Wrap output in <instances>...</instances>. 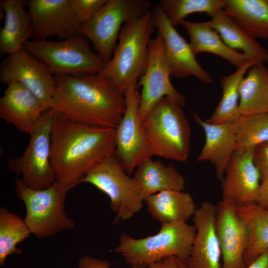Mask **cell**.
I'll use <instances>...</instances> for the list:
<instances>
[{"mask_svg":"<svg viewBox=\"0 0 268 268\" xmlns=\"http://www.w3.org/2000/svg\"><path fill=\"white\" fill-rule=\"evenodd\" d=\"M181 25L188 33L189 43L195 55L201 52H209L224 59L237 67L252 61L241 52L227 45L213 27L210 20L191 22L185 20Z\"/></svg>","mask_w":268,"mask_h":268,"instance_id":"22","label":"cell"},{"mask_svg":"<svg viewBox=\"0 0 268 268\" xmlns=\"http://www.w3.org/2000/svg\"><path fill=\"white\" fill-rule=\"evenodd\" d=\"M147 268H180L177 257L169 256L160 261L151 263L147 266Z\"/></svg>","mask_w":268,"mask_h":268,"instance_id":"36","label":"cell"},{"mask_svg":"<svg viewBox=\"0 0 268 268\" xmlns=\"http://www.w3.org/2000/svg\"><path fill=\"white\" fill-rule=\"evenodd\" d=\"M31 232L24 219L6 208L0 209V266L2 267L6 258L11 255L21 254L16 247L28 238Z\"/></svg>","mask_w":268,"mask_h":268,"instance_id":"30","label":"cell"},{"mask_svg":"<svg viewBox=\"0 0 268 268\" xmlns=\"http://www.w3.org/2000/svg\"><path fill=\"white\" fill-rule=\"evenodd\" d=\"M245 268H268V249L261 253Z\"/></svg>","mask_w":268,"mask_h":268,"instance_id":"38","label":"cell"},{"mask_svg":"<svg viewBox=\"0 0 268 268\" xmlns=\"http://www.w3.org/2000/svg\"><path fill=\"white\" fill-rule=\"evenodd\" d=\"M0 81L7 85L19 83L37 98L45 111L51 108L55 76L43 62L25 49L7 55L3 60Z\"/></svg>","mask_w":268,"mask_h":268,"instance_id":"12","label":"cell"},{"mask_svg":"<svg viewBox=\"0 0 268 268\" xmlns=\"http://www.w3.org/2000/svg\"><path fill=\"white\" fill-rule=\"evenodd\" d=\"M24 49L43 62L54 76L97 74L105 64L79 33L60 41H29Z\"/></svg>","mask_w":268,"mask_h":268,"instance_id":"6","label":"cell"},{"mask_svg":"<svg viewBox=\"0 0 268 268\" xmlns=\"http://www.w3.org/2000/svg\"><path fill=\"white\" fill-rule=\"evenodd\" d=\"M81 183L93 185L109 197L116 214L114 223L130 219L143 207L144 200L135 179L125 172L115 152L89 171Z\"/></svg>","mask_w":268,"mask_h":268,"instance_id":"8","label":"cell"},{"mask_svg":"<svg viewBox=\"0 0 268 268\" xmlns=\"http://www.w3.org/2000/svg\"><path fill=\"white\" fill-rule=\"evenodd\" d=\"M116 147L115 129L69 121L55 112L51 161L56 181L68 191L79 184L105 158L115 153Z\"/></svg>","mask_w":268,"mask_h":268,"instance_id":"1","label":"cell"},{"mask_svg":"<svg viewBox=\"0 0 268 268\" xmlns=\"http://www.w3.org/2000/svg\"><path fill=\"white\" fill-rule=\"evenodd\" d=\"M55 112L45 111L30 134L27 147L19 157L10 160L8 168L22 176L26 187L39 190L48 188L56 181L51 161V131Z\"/></svg>","mask_w":268,"mask_h":268,"instance_id":"9","label":"cell"},{"mask_svg":"<svg viewBox=\"0 0 268 268\" xmlns=\"http://www.w3.org/2000/svg\"><path fill=\"white\" fill-rule=\"evenodd\" d=\"M7 85L0 99V117L30 134L45 111L37 98L21 84L12 82Z\"/></svg>","mask_w":268,"mask_h":268,"instance_id":"19","label":"cell"},{"mask_svg":"<svg viewBox=\"0 0 268 268\" xmlns=\"http://www.w3.org/2000/svg\"><path fill=\"white\" fill-rule=\"evenodd\" d=\"M151 11L134 17L122 27L111 59L97 75L110 79L124 93L138 81L146 67L154 31Z\"/></svg>","mask_w":268,"mask_h":268,"instance_id":"3","label":"cell"},{"mask_svg":"<svg viewBox=\"0 0 268 268\" xmlns=\"http://www.w3.org/2000/svg\"><path fill=\"white\" fill-rule=\"evenodd\" d=\"M223 10L253 38L268 39V0H225Z\"/></svg>","mask_w":268,"mask_h":268,"instance_id":"27","label":"cell"},{"mask_svg":"<svg viewBox=\"0 0 268 268\" xmlns=\"http://www.w3.org/2000/svg\"><path fill=\"white\" fill-rule=\"evenodd\" d=\"M170 76L163 39L158 33L150 42L146 67L137 84V87L142 89L139 108L142 121L153 106L163 98L167 97L181 107L185 105V97L174 88Z\"/></svg>","mask_w":268,"mask_h":268,"instance_id":"13","label":"cell"},{"mask_svg":"<svg viewBox=\"0 0 268 268\" xmlns=\"http://www.w3.org/2000/svg\"><path fill=\"white\" fill-rule=\"evenodd\" d=\"M51 108L63 119L116 129L125 111L124 94L97 74L55 75Z\"/></svg>","mask_w":268,"mask_h":268,"instance_id":"2","label":"cell"},{"mask_svg":"<svg viewBox=\"0 0 268 268\" xmlns=\"http://www.w3.org/2000/svg\"><path fill=\"white\" fill-rule=\"evenodd\" d=\"M254 149L235 151L222 179L223 199L237 206L255 203L258 195L261 177L253 160Z\"/></svg>","mask_w":268,"mask_h":268,"instance_id":"17","label":"cell"},{"mask_svg":"<svg viewBox=\"0 0 268 268\" xmlns=\"http://www.w3.org/2000/svg\"><path fill=\"white\" fill-rule=\"evenodd\" d=\"M25 3L32 21L33 40L56 36L63 40L79 33L81 24L69 0H29Z\"/></svg>","mask_w":268,"mask_h":268,"instance_id":"15","label":"cell"},{"mask_svg":"<svg viewBox=\"0 0 268 268\" xmlns=\"http://www.w3.org/2000/svg\"><path fill=\"white\" fill-rule=\"evenodd\" d=\"M144 202L151 216L161 224L186 222L197 209L191 194L183 191L160 192L148 197Z\"/></svg>","mask_w":268,"mask_h":268,"instance_id":"23","label":"cell"},{"mask_svg":"<svg viewBox=\"0 0 268 268\" xmlns=\"http://www.w3.org/2000/svg\"><path fill=\"white\" fill-rule=\"evenodd\" d=\"M22 0H4L0 7L4 14V23L0 30V54L2 56L23 49L32 37V24L28 11Z\"/></svg>","mask_w":268,"mask_h":268,"instance_id":"21","label":"cell"},{"mask_svg":"<svg viewBox=\"0 0 268 268\" xmlns=\"http://www.w3.org/2000/svg\"><path fill=\"white\" fill-rule=\"evenodd\" d=\"M131 268H147V266L144 264H138L131 266Z\"/></svg>","mask_w":268,"mask_h":268,"instance_id":"40","label":"cell"},{"mask_svg":"<svg viewBox=\"0 0 268 268\" xmlns=\"http://www.w3.org/2000/svg\"><path fill=\"white\" fill-rule=\"evenodd\" d=\"M231 201L223 199L216 206L215 229L221 252V268H245L248 244L247 228Z\"/></svg>","mask_w":268,"mask_h":268,"instance_id":"16","label":"cell"},{"mask_svg":"<svg viewBox=\"0 0 268 268\" xmlns=\"http://www.w3.org/2000/svg\"><path fill=\"white\" fill-rule=\"evenodd\" d=\"M233 123L236 139V152L244 151L268 142V112L241 116Z\"/></svg>","mask_w":268,"mask_h":268,"instance_id":"31","label":"cell"},{"mask_svg":"<svg viewBox=\"0 0 268 268\" xmlns=\"http://www.w3.org/2000/svg\"><path fill=\"white\" fill-rule=\"evenodd\" d=\"M253 160L260 172L261 184L268 183V142L255 148Z\"/></svg>","mask_w":268,"mask_h":268,"instance_id":"34","label":"cell"},{"mask_svg":"<svg viewBox=\"0 0 268 268\" xmlns=\"http://www.w3.org/2000/svg\"><path fill=\"white\" fill-rule=\"evenodd\" d=\"M237 211L248 231V244L244 256L247 266L268 249V210L252 203L237 206Z\"/></svg>","mask_w":268,"mask_h":268,"instance_id":"28","label":"cell"},{"mask_svg":"<svg viewBox=\"0 0 268 268\" xmlns=\"http://www.w3.org/2000/svg\"><path fill=\"white\" fill-rule=\"evenodd\" d=\"M181 106L167 97L159 100L142 120L153 156L186 161L191 129Z\"/></svg>","mask_w":268,"mask_h":268,"instance_id":"4","label":"cell"},{"mask_svg":"<svg viewBox=\"0 0 268 268\" xmlns=\"http://www.w3.org/2000/svg\"><path fill=\"white\" fill-rule=\"evenodd\" d=\"M255 203L268 210V183L261 184Z\"/></svg>","mask_w":268,"mask_h":268,"instance_id":"37","label":"cell"},{"mask_svg":"<svg viewBox=\"0 0 268 268\" xmlns=\"http://www.w3.org/2000/svg\"><path fill=\"white\" fill-rule=\"evenodd\" d=\"M195 121L203 129L205 140L197 157L198 162L210 161L217 177L222 180L231 158L235 151L236 139L233 122L211 124L193 113Z\"/></svg>","mask_w":268,"mask_h":268,"instance_id":"20","label":"cell"},{"mask_svg":"<svg viewBox=\"0 0 268 268\" xmlns=\"http://www.w3.org/2000/svg\"><path fill=\"white\" fill-rule=\"evenodd\" d=\"M151 3L146 0H107L90 20L81 25L79 33L92 43L106 63L112 58L123 26L149 11Z\"/></svg>","mask_w":268,"mask_h":268,"instance_id":"10","label":"cell"},{"mask_svg":"<svg viewBox=\"0 0 268 268\" xmlns=\"http://www.w3.org/2000/svg\"><path fill=\"white\" fill-rule=\"evenodd\" d=\"M78 266L79 268H110L111 264L105 260L86 256L80 259Z\"/></svg>","mask_w":268,"mask_h":268,"instance_id":"35","label":"cell"},{"mask_svg":"<svg viewBox=\"0 0 268 268\" xmlns=\"http://www.w3.org/2000/svg\"><path fill=\"white\" fill-rule=\"evenodd\" d=\"M196 234V228L186 222L161 224L156 234L135 239L122 233L115 251L131 266H146L169 256L187 260Z\"/></svg>","mask_w":268,"mask_h":268,"instance_id":"5","label":"cell"},{"mask_svg":"<svg viewBox=\"0 0 268 268\" xmlns=\"http://www.w3.org/2000/svg\"><path fill=\"white\" fill-rule=\"evenodd\" d=\"M216 206L204 201L192 217L196 234L188 258L189 268H221V252L215 221Z\"/></svg>","mask_w":268,"mask_h":268,"instance_id":"18","label":"cell"},{"mask_svg":"<svg viewBox=\"0 0 268 268\" xmlns=\"http://www.w3.org/2000/svg\"><path fill=\"white\" fill-rule=\"evenodd\" d=\"M107 0H69L74 15L82 24L90 20L106 4Z\"/></svg>","mask_w":268,"mask_h":268,"instance_id":"33","label":"cell"},{"mask_svg":"<svg viewBox=\"0 0 268 268\" xmlns=\"http://www.w3.org/2000/svg\"><path fill=\"white\" fill-rule=\"evenodd\" d=\"M239 111L242 116L268 112V69L263 63L252 66L239 85Z\"/></svg>","mask_w":268,"mask_h":268,"instance_id":"26","label":"cell"},{"mask_svg":"<svg viewBox=\"0 0 268 268\" xmlns=\"http://www.w3.org/2000/svg\"><path fill=\"white\" fill-rule=\"evenodd\" d=\"M225 0H161L159 4L175 27L188 15L206 13L211 17L223 9Z\"/></svg>","mask_w":268,"mask_h":268,"instance_id":"32","label":"cell"},{"mask_svg":"<svg viewBox=\"0 0 268 268\" xmlns=\"http://www.w3.org/2000/svg\"><path fill=\"white\" fill-rule=\"evenodd\" d=\"M177 260L180 268H189L186 260L177 258Z\"/></svg>","mask_w":268,"mask_h":268,"instance_id":"39","label":"cell"},{"mask_svg":"<svg viewBox=\"0 0 268 268\" xmlns=\"http://www.w3.org/2000/svg\"><path fill=\"white\" fill-rule=\"evenodd\" d=\"M134 178L144 201L148 197L160 192L183 191L185 188L183 176L173 166L165 165L151 158L137 168Z\"/></svg>","mask_w":268,"mask_h":268,"instance_id":"24","label":"cell"},{"mask_svg":"<svg viewBox=\"0 0 268 268\" xmlns=\"http://www.w3.org/2000/svg\"><path fill=\"white\" fill-rule=\"evenodd\" d=\"M255 64L257 63L253 61H249L237 67L232 74L221 78L222 98L207 122L220 124L233 122L241 116L239 111V85L247 70Z\"/></svg>","mask_w":268,"mask_h":268,"instance_id":"29","label":"cell"},{"mask_svg":"<svg viewBox=\"0 0 268 268\" xmlns=\"http://www.w3.org/2000/svg\"><path fill=\"white\" fill-rule=\"evenodd\" d=\"M15 184L17 195L26 207L24 220L31 234L38 238H45L74 228V221L64 209L68 191L65 187L55 181L45 189H33L24 185L19 178Z\"/></svg>","mask_w":268,"mask_h":268,"instance_id":"7","label":"cell"},{"mask_svg":"<svg viewBox=\"0 0 268 268\" xmlns=\"http://www.w3.org/2000/svg\"><path fill=\"white\" fill-rule=\"evenodd\" d=\"M137 82L131 83L123 93L125 111L115 129V155L129 175L153 156L140 116V93Z\"/></svg>","mask_w":268,"mask_h":268,"instance_id":"11","label":"cell"},{"mask_svg":"<svg viewBox=\"0 0 268 268\" xmlns=\"http://www.w3.org/2000/svg\"><path fill=\"white\" fill-rule=\"evenodd\" d=\"M155 28L162 38L171 76L186 78L194 76L207 84L213 83L209 74L196 59L189 43L179 33L158 4L151 11Z\"/></svg>","mask_w":268,"mask_h":268,"instance_id":"14","label":"cell"},{"mask_svg":"<svg viewBox=\"0 0 268 268\" xmlns=\"http://www.w3.org/2000/svg\"><path fill=\"white\" fill-rule=\"evenodd\" d=\"M210 22L224 42L230 47L242 51L249 60L257 64L268 62V51L223 9L212 16Z\"/></svg>","mask_w":268,"mask_h":268,"instance_id":"25","label":"cell"}]
</instances>
